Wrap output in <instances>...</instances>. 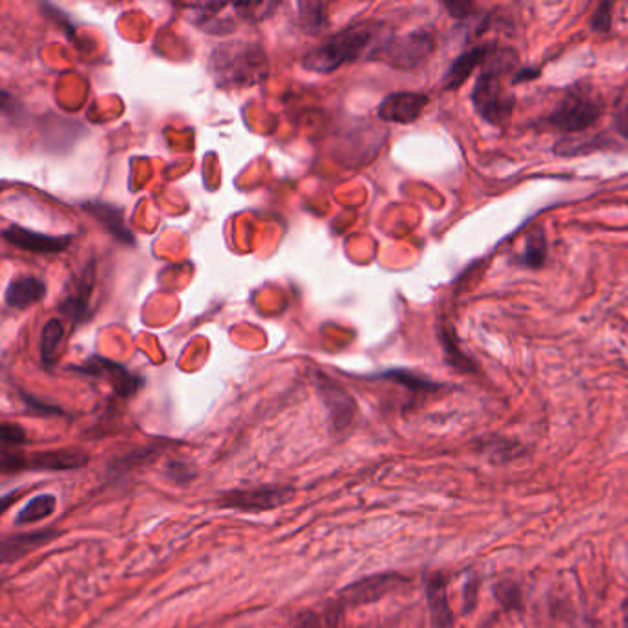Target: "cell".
<instances>
[{"label":"cell","mask_w":628,"mask_h":628,"mask_svg":"<svg viewBox=\"0 0 628 628\" xmlns=\"http://www.w3.org/2000/svg\"><path fill=\"white\" fill-rule=\"evenodd\" d=\"M382 35H384V30L380 23L363 21V23L350 24L338 34L326 37L319 47L310 50L304 56L303 65L312 72H323V74L334 72L339 67L360 59L365 52H369V48H373L374 52L384 41Z\"/></svg>","instance_id":"cell-1"},{"label":"cell","mask_w":628,"mask_h":628,"mask_svg":"<svg viewBox=\"0 0 628 628\" xmlns=\"http://www.w3.org/2000/svg\"><path fill=\"white\" fill-rule=\"evenodd\" d=\"M209 70L218 87H249L268 78V56L256 43L227 41L214 48Z\"/></svg>","instance_id":"cell-2"},{"label":"cell","mask_w":628,"mask_h":628,"mask_svg":"<svg viewBox=\"0 0 628 628\" xmlns=\"http://www.w3.org/2000/svg\"><path fill=\"white\" fill-rule=\"evenodd\" d=\"M518 56L511 48H492L489 58L485 61V70L477 78L472 102L477 113L494 126H505L514 111V94L503 85L501 76L507 74L516 65Z\"/></svg>","instance_id":"cell-3"},{"label":"cell","mask_w":628,"mask_h":628,"mask_svg":"<svg viewBox=\"0 0 628 628\" xmlns=\"http://www.w3.org/2000/svg\"><path fill=\"white\" fill-rule=\"evenodd\" d=\"M603 115V100L594 87L575 85L570 87L553 113L547 117V124L560 133H582L592 128Z\"/></svg>","instance_id":"cell-4"},{"label":"cell","mask_w":628,"mask_h":628,"mask_svg":"<svg viewBox=\"0 0 628 628\" xmlns=\"http://www.w3.org/2000/svg\"><path fill=\"white\" fill-rule=\"evenodd\" d=\"M437 47L435 37L430 32H411L400 37H385L380 47L371 54V59H380L395 69H417L428 61Z\"/></svg>","instance_id":"cell-5"},{"label":"cell","mask_w":628,"mask_h":628,"mask_svg":"<svg viewBox=\"0 0 628 628\" xmlns=\"http://www.w3.org/2000/svg\"><path fill=\"white\" fill-rule=\"evenodd\" d=\"M295 490L286 485H264L255 489L231 490L220 498L221 509L242 512L275 511L293 500Z\"/></svg>","instance_id":"cell-6"},{"label":"cell","mask_w":628,"mask_h":628,"mask_svg":"<svg viewBox=\"0 0 628 628\" xmlns=\"http://www.w3.org/2000/svg\"><path fill=\"white\" fill-rule=\"evenodd\" d=\"M74 373L89 374L94 378H104L107 384L113 387V391L122 398L135 395L140 387L144 385V380L137 374L128 371L124 365L117 361L107 360L102 356H93L78 367H70Z\"/></svg>","instance_id":"cell-7"},{"label":"cell","mask_w":628,"mask_h":628,"mask_svg":"<svg viewBox=\"0 0 628 628\" xmlns=\"http://www.w3.org/2000/svg\"><path fill=\"white\" fill-rule=\"evenodd\" d=\"M406 582L408 581L404 577H400L396 573H385V575H376V577L365 579V581L354 582L338 595V606L350 608V606L374 603V601L382 599L384 595L395 592Z\"/></svg>","instance_id":"cell-8"},{"label":"cell","mask_w":628,"mask_h":628,"mask_svg":"<svg viewBox=\"0 0 628 628\" xmlns=\"http://www.w3.org/2000/svg\"><path fill=\"white\" fill-rule=\"evenodd\" d=\"M2 238L17 249H23L35 255H58L69 249L72 244V234L50 236V234L35 233L24 229L21 225H10L2 231Z\"/></svg>","instance_id":"cell-9"},{"label":"cell","mask_w":628,"mask_h":628,"mask_svg":"<svg viewBox=\"0 0 628 628\" xmlns=\"http://www.w3.org/2000/svg\"><path fill=\"white\" fill-rule=\"evenodd\" d=\"M94 268L85 269L82 277L70 282L69 290L58 304L59 314L67 317L72 325H80L89 319V301L93 293Z\"/></svg>","instance_id":"cell-10"},{"label":"cell","mask_w":628,"mask_h":628,"mask_svg":"<svg viewBox=\"0 0 628 628\" xmlns=\"http://www.w3.org/2000/svg\"><path fill=\"white\" fill-rule=\"evenodd\" d=\"M428 96L420 93H393L378 107V117L395 124H413L428 105Z\"/></svg>","instance_id":"cell-11"},{"label":"cell","mask_w":628,"mask_h":628,"mask_svg":"<svg viewBox=\"0 0 628 628\" xmlns=\"http://www.w3.org/2000/svg\"><path fill=\"white\" fill-rule=\"evenodd\" d=\"M83 210L91 214L100 225H104L107 233L113 234V238H117L118 242L126 245L135 244V234L124 220V210L120 207L102 201H89L83 205Z\"/></svg>","instance_id":"cell-12"},{"label":"cell","mask_w":628,"mask_h":628,"mask_svg":"<svg viewBox=\"0 0 628 628\" xmlns=\"http://www.w3.org/2000/svg\"><path fill=\"white\" fill-rule=\"evenodd\" d=\"M89 463V457L80 450H50L32 457H24L23 468L30 470H48V472H67L78 470Z\"/></svg>","instance_id":"cell-13"},{"label":"cell","mask_w":628,"mask_h":628,"mask_svg":"<svg viewBox=\"0 0 628 628\" xmlns=\"http://www.w3.org/2000/svg\"><path fill=\"white\" fill-rule=\"evenodd\" d=\"M47 290V282L37 277H17L6 288L4 303L12 310H26L45 299Z\"/></svg>","instance_id":"cell-14"},{"label":"cell","mask_w":628,"mask_h":628,"mask_svg":"<svg viewBox=\"0 0 628 628\" xmlns=\"http://www.w3.org/2000/svg\"><path fill=\"white\" fill-rule=\"evenodd\" d=\"M319 391H321L323 400H325L326 406H328L330 419L334 422V428L338 431L349 428L350 422L354 419V413H356L354 400L341 387H338L334 382H330V380H326V378L321 380Z\"/></svg>","instance_id":"cell-15"},{"label":"cell","mask_w":628,"mask_h":628,"mask_svg":"<svg viewBox=\"0 0 628 628\" xmlns=\"http://www.w3.org/2000/svg\"><path fill=\"white\" fill-rule=\"evenodd\" d=\"M426 597L433 628H454V614L448 601L446 581L439 573H433L426 579Z\"/></svg>","instance_id":"cell-16"},{"label":"cell","mask_w":628,"mask_h":628,"mask_svg":"<svg viewBox=\"0 0 628 628\" xmlns=\"http://www.w3.org/2000/svg\"><path fill=\"white\" fill-rule=\"evenodd\" d=\"M490 50H492V47H489V45H479V47L470 48V50L463 52L459 58L455 59L454 65L448 70L444 87H446V89H457V87H461V85L468 80V76H470L481 63L487 61Z\"/></svg>","instance_id":"cell-17"},{"label":"cell","mask_w":628,"mask_h":628,"mask_svg":"<svg viewBox=\"0 0 628 628\" xmlns=\"http://www.w3.org/2000/svg\"><path fill=\"white\" fill-rule=\"evenodd\" d=\"M54 531H39V533H28V535L8 536L2 540V562L10 564L21 559L24 555L32 553L37 547L45 546L50 540H54Z\"/></svg>","instance_id":"cell-18"},{"label":"cell","mask_w":628,"mask_h":628,"mask_svg":"<svg viewBox=\"0 0 628 628\" xmlns=\"http://www.w3.org/2000/svg\"><path fill=\"white\" fill-rule=\"evenodd\" d=\"M58 507V498L54 494H39L24 505L19 514L15 516V524H37L50 518Z\"/></svg>","instance_id":"cell-19"},{"label":"cell","mask_w":628,"mask_h":628,"mask_svg":"<svg viewBox=\"0 0 628 628\" xmlns=\"http://www.w3.org/2000/svg\"><path fill=\"white\" fill-rule=\"evenodd\" d=\"M63 334H65V328H63V323L59 319H50L45 328H43V334H41V360L47 367H52L58 361Z\"/></svg>","instance_id":"cell-20"},{"label":"cell","mask_w":628,"mask_h":628,"mask_svg":"<svg viewBox=\"0 0 628 628\" xmlns=\"http://www.w3.org/2000/svg\"><path fill=\"white\" fill-rule=\"evenodd\" d=\"M299 21L308 34H319L328 24V13L326 4L323 2H299Z\"/></svg>","instance_id":"cell-21"},{"label":"cell","mask_w":628,"mask_h":628,"mask_svg":"<svg viewBox=\"0 0 628 628\" xmlns=\"http://www.w3.org/2000/svg\"><path fill=\"white\" fill-rule=\"evenodd\" d=\"M547 258V242L546 236L542 231L529 234L524 245V262L527 268H540Z\"/></svg>","instance_id":"cell-22"},{"label":"cell","mask_w":628,"mask_h":628,"mask_svg":"<svg viewBox=\"0 0 628 628\" xmlns=\"http://www.w3.org/2000/svg\"><path fill=\"white\" fill-rule=\"evenodd\" d=\"M277 8L275 2H236L234 10L238 13L240 21L247 23H258L262 19L268 17L269 12H273Z\"/></svg>","instance_id":"cell-23"},{"label":"cell","mask_w":628,"mask_h":628,"mask_svg":"<svg viewBox=\"0 0 628 628\" xmlns=\"http://www.w3.org/2000/svg\"><path fill=\"white\" fill-rule=\"evenodd\" d=\"M26 444V433L15 424H2V452H19V446Z\"/></svg>","instance_id":"cell-24"},{"label":"cell","mask_w":628,"mask_h":628,"mask_svg":"<svg viewBox=\"0 0 628 628\" xmlns=\"http://www.w3.org/2000/svg\"><path fill=\"white\" fill-rule=\"evenodd\" d=\"M380 378L396 380L398 384L408 385L409 389H415V391L437 389V385L431 384V382L424 380V378H420L417 374L406 373V371H391V373L380 374Z\"/></svg>","instance_id":"cell-25"},{"label":"cell","mask_w":628,"mask_h":628,"mask_svg":"<svg viewBox=\"0 0 628 628\" xmlns=\"http://www.w3.org/2000/svg\"><path fill=\"white\" fill-rule=\"evenodd\" d=\"M442 345H444V350H446V354H448V360L455 367H459L461 371H474V367H472V363H468L465 356L459 352V350L455 349L454 338H450L448 334H441Z\"/></svg>","instance_id":"cell-26"},{"label":"cell","mask_w":628,"mask_h":628,"mask_svg":"<svg viewBox=\"0 0 628 628\" xmlns=\"http://www.w3.org/2000/svg\"><path fill=\"white\" fill-rule=\"evenodd\" d=\"M610 24H612V4L603 2L595 10L592 28H594L595 32H608Z\"/></svg>","instance_id":"cell-27"},{"label":"cell","mask_w":628,"mask_h":628,"mask_svg":"<svg viewBox=\"0 0 628 628\" xmlns=\"http://www.w3.org/2000/svg\"><path fill=\"white\" fill-rule=\"evenodd\" d=\"M444 8L455 19H468V17H472V12L476 10V6L472 2H446Z\"/></svg>","instance_id":"cell-28"},{"label":"cell","mask_w":628,"mask_h":628,"mask_svg":"<svg viewBox=\"0 0 628 628\" xmlns=\"http://www.w3.org/2000/svg\"><path fill=\"white\" fill-rule=\"evenodd\" d=\"M166 474H168V477H172L174 481H177V483H188L194 477V472H192V468L187 463H172V465L168 466Z\"/></svg>","instance_id":"cell-29"},{"label":"cell","mask_w":628,"mask_h":628,"mask_svg":"<svg viewBox=\"0 0 628 628\" xmlns=\"http://www.w3.org/2000/svg\"><path fill=\"white\" fill-rule=\"evenodd\" d=\"M616 128L623 137L628 139V94L617 104Z\"/></svg>","instance_id":"cell-30"},{"label":"cell","mask_w":628,"mask_h":628,"mask_svg":"<svg viewBox=\"0 0 628 628\" xmlns=\"http://www.w3.org/2000/svg\"><path fill=\"white\" fill-rule=\"evenodd\" d=\"M293 628H321V621L314 612H303L295 617Z\"/></svg>","instance_id":"cell-31"},{"label":"cell","mask_w":628,"mask_h":628,"mask_svg":"<svg viewBox=\"0 0 628 628\" xmlns=\"http://www.w3.org/2000/svg\"><path fill=\"white\" fill-rule=\"evenodd\" d=\"M538 76H540V70L538 69L520 70V72L512 78V83H522L527 82V80H535Z\"/></svg>","instance_id":"cell-32"}]
</instances>
